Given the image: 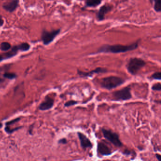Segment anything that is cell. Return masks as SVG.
<instances>
[{"mask_svg": "<svg viewBox=\"0 0 161 161\" xmlns=\"http://www.w3.org/2000/svg\"><path fill=\"white\" fill-rule=\"evenodd\" d=\"M139 41V40H137L136 42L131 44L125 45L122 44L104 45L100 47L95 53H111L118 54L132 51L138 47Z\"/></svg>", "mask_w": 161, "mask_h": 161, "instance_id": "1", "label": "cell"}, {"mask_svg": "<svg viewBox=\"0 0 161 161\" xmlns=\"http://www.w3.org/2000/svg\"><path fill=\"white\" fill-rule=\"evenodd\" d=\"M125 83V80L118 76H111L105 77L101 80L100 86L106 90H111L121 86Z\"/></svg>", "mask_w": 161, "mask_h": 161, "instance_id": "2", "label": "cell"}, {"mask_svg": "<svg viewBox=\"0 0 161 161\" xmlns=\"http://www.w3.org/2000/svg\"><path fill=\"white\" fill-rule=\"evenodd\" d=\"M145 61L141 58L132 57L127 65V71L133 75H136L139 70L145 66Z\"/></svg>", "mask_w": 161, "mask_h": 161, "instance_id": "3", "label": "cell"}, {"mask_svg": "<svg viewBox=\"0 0 161 161\" xmlns=\"http://www.w3.org/2000/svg\"><path fill=\"white\" fill-rule=\"evenodd\" d=\"M114 100L116 101H126L132 98L131 88L128 86L124 87L121 90L114 91L112 94Z\"/></svg>", "mask_w": 161, "mask_h": 161, "instance_id": "4", "label": "cell"}, {"mask_svg": "<svg viewBox=\"0 0 161 161\" xmlns=\"http://www.w3.org/2000/svg\"><path fill=\"white\" fill-rule=\"evenodd\" d=\"M102 132L105 138L115 146L118 147H121L123 146V144L120 140L119 135L117 133L105 128L102 129Z\"/></svg>", "mask_w": 161, "mask_h": 161, "instance_id": "5", "label": "cell"}, {"mask_svg": "<svg viewBox=\"0 0 161 161\" xmlns=\"http://www.w3.org/2000/svg\"><path fill=\"white\" fill-rule=\"evenodd\" d=\"M60 29L53 30L51 31H48L47 30L43 29L41 35V40L45 45H47L53 42L56 37L60 33Z\"/></svg>", "mask_w": 161, "mask_h": 161, "instance_id": "6", "label": "cell"}, {"mask_svg": "<svg viewBox=\"0 0 161 161\" xmlns=\"http://www.w3.org/2000/svg\"><path fill=\"white\" fill-rule=\"evenodd\" d=\"M107 72V70L106 68L103 67H97L94 70L89 72H83L79 70H77V73L78 75L82 78H87L91 77L95 74L105 73Z\"/></svg>", "mask_w": 161, "mask_h": 161, "instance_id": "7", "label": "cell"}, {"mask_svg": "<svg viewBox=\"0 0 161 161\" xmlns=\"http://www.w3.org/2000/svg\"><path fill=\"white\" fill-rule=\"evenodd\" d=\"M112 6L109 4H104L101 6L96 15V18L97 21H102L104 20L105 16L108 12L112 11Z\"/></svg>", "mask_w": 161, "mask_h": 161, "instance_id": "8", "label": "cell"}, {"mask_svg": "<svg viewBox=\"0 0 161 161\" xmlns=\"http://www.w3.org/2000/svg\"><path fill=\"white\" fill-rule=\"evenodd\" d=\"M19 0H8L2 5V8L6 11L12 13L19 6Z\"/></svg>", "mask_w": 161, "mask_h": 161, "instance_id": "9", "label": "cell"}, {"mask_svg": "<svg viewBox=\"0 0 161 161\" xmlns=\"http://www.w3.org/2000/svg\"><path fill=\"white\" fill-rule=\"evenodd\" d=\"M77 134L79 140H80V145L82 148H84V149L92 148L93 145H92V142L86 136L80 132H78Z\"/></svg>", "mask_w": 161, "mask_h": 161, "instance_id": "10", "label": "cell"}, {"mask_svg": "<svg viewBox=\"0 0 161 161\" xmlns=\"http://www.w3.org/2000/svg\"><path fill=\"white\" fill-rule=\"evenodd\" d=\"M54 105V100L49 96H47L45 98V100L42 102L39 106V109L40 110L46 111L50 109Z\"/></svg>", "mask_w": 161, "mask_h": 161, "instance_id": "11", "label": "cell"}, {"mask_svg": "<svg viewBox=\"0 0 161 161\" xmlns=\"http://www.w3.org/2000/svg\"><path fill=\"white\" fill-rule=\"evenodd\" d=\"M97 151L103 156H108L112 155L111 148L103 142H98L97 144Z\"/></svg>", "mask_w": 161, "mask_h": 161, "instance_id": "12", "label": "cell"}, {"mask_svg": "<svg viewBox=\"0 0 161 161\" xmlns=\"http://www.w3.org/2000/svg\"><path fill=\"white\" fill-rule=\"evenodd\" d=\"M19 51V48H18V46H14L11 49V51L7 53H4L2 54V56L4 59H8V58H11L13 57L15 55L17 54L18 52Z\"/></svg>", "mask_w": 161, "mask_h": 161, "instance_id": "13", "label": "cell"}, {"mask_svg": "<svg viewBox=\"0 0 161 161\" xmlns=\"http://www.w3.org/2000/svg\"><path fill=\"white\" fill-rule=\"evenodd\" d=\"M102 2V0H86L85 5L83 8H95L100 5Z\"/></svg>", "mask_w": 161, "mask_h": 161, "instance_id": "14", "label": "cell"}, {"mask_svg": "<svg viewBox=\"0 0 161 161\" xmlns=\"http://www.w3.org/2000/svg\"><path fill=\"white\" fill-rule=\"evenodd\" d=\"M151 4L153 5V8L156 12L161 11V0H149Z\"/></svg>", "mask_w": 161, "mask_h": 161, "instance_id": "15", "label": "cell"}, {"mask_svg": "<svg viewBox=\"0 0 161 161\" xmlns=\"http://www.w3.org/2000/svg\"><path fill=\"white\" fill-rule=\"evenodd\" d=\"M17 46H18L19 51H21V52H27V51H29L30 48V46L28 43H22Z\"/></svg>", "mask_w": 161, "mask_h": 161, "instance_id": "16", "label": "cell"}, {"mask_svg": "<svg viewBox=\"0 0 161 161\" xmlns=\"http://www.w3.org/2000/svg\"><path fill=\"white\" fill-rule=\"evenodd\" d=\"M11 45L7 42H3L0 44V49L2 51H8L11 49Z\"/></svg>", "mask_w": 161, "mask_h": 161, "instance_id": "17", "label": "cell"}, {"mask_svg": "<svg viewBox=\"0 0 161 161\" xmlns=\"http://www.w3.org/2000/svg\"><path fill=\"white\" fill-rule=\"evenodd\" d=\"M3 77L4 78H6V79L12 80V79L16 78L17 77V75H16V74L13 73L6 72L3 74Z\"/></svg>", "mask_w": 161, "mask_h": 161, "instance_id": "18", "label": "cell"}, {"mask_svg": "<svg viewBox=\"0 0 161 161\" xmlns=\"http://www.w3.org/2000/svg\"><path fill=\"white\" fill-rule=\"evenodd\" d=\"M78 102L76 100H70L69 101H67L64 104V107H69L71 106H75V105H77Z\"/></svg>", "mask_w": 161, "mask_h": 161, "instance_id": "19", "label": "cell"}, {"mask_svg": "<svg viewBox=\"0 0 161 161\" xmlns=\"http://www.w3.org/2000/svg\"><path fill=\"white\" fill-rule=\"evenodd\" d=\"M152 90L154 91H161V84L159 83H155L152 86Z\"/></svg>", "mask_w": 161, "mask_h": 161, "instance_id": "20", "label": "cell"}, {"mask_svg": "<svg viewBox=\"0 0 161 161\" xmlns=\"http://www.w3.org/2000/svg\"><path fill=\"white\" fill-rule=\"evenodd\" d=\"M20 127H17L16 128L11 129L10 128H9V127L5 126V131L7 133L11 134L12 133H13V132H15V131H16V130L20 129Z\"/></svg>", "mask_w": 161, "mask_h": 161, "instance_id": "21", "label": "cell"}, {"mask_svg": "<svg viewBox=\"0 0 161 161\" xmlns=\"http://www.w3.org/2000/svg\"><path fill=\"white\" fill-rule=\"evenodd\" d=\"M151 78L156 80H161V73L160 72H155L152 75Z\"/></svg>", "mask_w": 161, "mask_h": 161, "instance_id": "22", "label": "cell"}, {"mask_svg": "<svg viewBox=\"0 0 161 161\" xmlns=\"http://www.w3.org/2000/svg\"><path fill=\"white\" fill-rule=\"evenodd\" d=\"M20 120V118H17L14 119L10 121H9V122H7V123H6V124H5V125L8 126L11 125H13V124L19 122Z\"/></svg>", "mask_w": 161, "mask_h": 161, "instance_id": "23", "label": "cell"}, {"mask_svg": "<svg viewBox=\"0 0 161 161\" xmlns=\"http://www.w3.org/2000/svg\"><path fill=\"white\" fill-rule=\"evenodd\" d=\"M58 143L62 144H66L67 143V140L66 138H62L60 139L58 141Z\"/></svg>", "mask_w": 161, "mask_h": 161, "instance_id": "24", "label": "cell"}, {"mask_svg": "<svg viewBox=\"0 0 161 161\" xmlns=\"http://www.w3.org/2000/svg\"><path fill=\"white\" fill-rule=\"evenodd\" d=\"M123 154L124 155H130L132 154V151H131L130 150H125L124 152L123 153Z\"/></svg>", "mask_w": 161, "mask_h": 161, "instance_id": "25", "label": "cell"}, {"mask_svg": "<svg viewBox=\"0 0 161 161\" xmlns=\"http://www.w3.org/2000/svg\"><path fill=\"white\" fill-rule=\"evenodd\" d=\"M3 24H4V20L2 19V16L0 15V27L3 26Z\"/></svg>", "mask_w": 161, "mask_h": 161, "instance_id": "26", "label": "cell"}, {"mask_svg": "<svg viewBox=\"0 0 161 161\" xmlns=\"http://www.w3.org/2000/svg\"><path fill=\"white\" fill-rule=\"evenodd\" d=\"M155 156H156L157 159H158V161H161L160 159H161V156L160 155L158 154H156L155 155Z\"/></svg>", "mask_w": 161, "mask_h": 161, "instance_id": "27", "label": "cell"}, {"mask_svg": "<svg viewBox=\"0 0 161 161\" xmlns=\"http://www.w3.org/2000/svg\"><path fill=\"white\" fill-rule=\"evenodd\" d=\"M3 60H4V58H3V56H2V55L0 54V62L2 61Z\"/></svg>", "mask_w": 161, "mask_h": 161, "instance_id": "28", "label": "cell"}, {"mask_svg": "<svg viewBox=\"0 0 161 161\" xmlns=\"http://www.w3.org/2000/svg\"><path fill=\"white\" fill-rule=\"evenodd\" d=\"M2 127V123H0V128H1Z\"/></svg>", "mask_w": 161, "mask_h": 161, "instance_id": "29", "label": "cell"}]
</instances>
